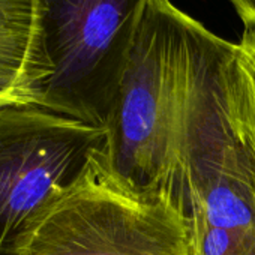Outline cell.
<instances>
[{
	"instance_id": "1",
	"label": "cell",
	"mask_w": 255,
	"mask_h": 255,
	"mask_svg": "<svg viewBox=\"0 0 255 255\" xmlns=\"http://www.w3.org/2000/svg\"><path fill=\"white\" fill-rule=\"evenodd\" d=\"M233 47L170 0H147L104 126L101 152L117 176L180 203L179 167L189 107Z\"/></svg>"
},
{
	"instance_id": "2",
	"label": "cell",
	"mask_w": 255,
	"mask_h": 255,
	"mask_svg": "<svg viewBox=\"0 0 255 255\" xmlns=\"http://www.w3.org/2000/svg\"><path fill=\"white\" fill-rule=\"evenodd\" d=\"M8 255H192L191 222L174 197L117 176L99 147L27 219Z\"/></svg>"
},
{
	"instance_id": "3",
	"label": "cell",
	"mask_w": 255,
	"mask_h": 255,
	"mask_svg": "<svg viewBox=\"0 0 255 255\" xmlns=\"http://www.w3.org/2000/svg\"><path fill=\"white\" fill-rule=\"evenodd\" d=\"M227 65L204 80L185 120L179 198L191 222L192 255H255V167L224 114Z\"/></svg>"
},
{
	"instance_id": "4",
	"label": "cell",
	"mask_w": 255,
	"mask_h": 255,
	"mask_svg": "<svg viewBox=\"0 0 255 255\" xmlns=\"http://www.w3.org/2000/svg\"><path fill=\"white\" fill-rule=\"evenodd\" d=\"M147 0H39L45 98L105 126Z\"/></svg>"
},
{
	"instance_id": "5",
	"label": "cell",
	"mask_w": 255,
	"mask_h": 255,
	"mask_svg": "<svg viewBox=\"0 0 255 255\" xmlns=\"http://www.w3.org/2000/svg\"><path fill=\"white\" fill-rule=\"evenodd\" d=\"M105 141V128L45 96L0 108V255L27 219L69 185Z\"/></svg>"
},
{
	"instance_id": "6",
	"label": "cell",
	"mask_w": 255,
	"mask_h": 255,
	"mask_svg": "<svg viewBox=\"0 0 255 255\" xmlns=\"http://www.w3.org/2000/svg\"><path fill=\"white\" fill-rule=\"evenodd\" d=\"M51 65L41 35L39 0H0V78L42 93Z\"/></svg>"
},
{
	"instance_id": "7",
	"label": "cell",
	"mask_w": 255,
	"mask_h": 255,
	"mask_svg": "<svg viewBox=\"0 0 255 255\" xmlns=\"http://www.w3.org/2000/svg\"><path fill=\"white\" fill-rule=\"evenodd\" d=\"M230 131L255 167V29H245L227 65L222 87Z\"/></svg>"
},
{
	"instance_id": "8",
	"label": "cell",
	"mask_w": 255,
	"mask_h": 255,
	"mask_svg": "<svg viewBox=\"0 0 255 255\" xmlns=\"http://www.w3.org/2000/svg\"><path fill=\"white\" fill-rule=\"evenodd\" d=\"M45 95L27 84H21L8 78H0V108L11 105V104H18V102H26V101H33L44 98Z\"/></svg>"
},
{
	"instance_id": "9",
	"label": "cell",
	"mask_w": 255,
	"mask_h": 255,
	"mask_svg": "<svg viewBox=\"0 0 255 255\" xmlns=\"http://www.w3.org/2000/svg\"><path fill=\"white\" fill-rule=\"evenodd\" d=\"M245 29H255V0H230Z\"/></svg>"
}]
</instances>
